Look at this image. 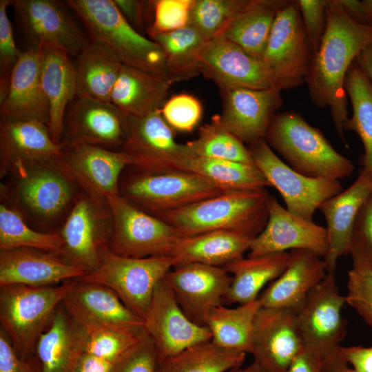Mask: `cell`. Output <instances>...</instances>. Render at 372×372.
Masks as SVG:
<instances>
[{"label":"cell","mask_w":372,"mask_h":372,"mask_svg":"<svg viewBox=\"0 0 372 372\" xmlns=\"http://www.w3.org/2000/svg\"><path fill=\"white\" fill-rule=\"evenodd\" d=\"M372 43V25L352 19L336 0H328L326 27L313 54L305 83L312 102L328 107L340 137L346 145L344 126L349 118L344 83L359 53Z\"/></svg>","instance_id":"cell-1"},{"label":"cell","mask_w":372,"mask_h":372,"mask_svg":"<svg viewBox=\"0 0 372 372\" xmlns=\"http://www.w3.org/2000/svg\"><path fill=\"white\" fill-rule=\"evenodd\" d=\"M269 194L264 189L227 191L157 217L182 237L232 231L256 237L268 220Z\"/></svg>","instance_id":"cell-2"},{"label":"cell","mask_w":372,"mask_h":372,"mask_svg":"<svg viewBox=\"0 0 372 372\" xmlns=\"http://www.w3.org/2000/svg\"><path fill=\"white\" fill-rule=\"evenodd\" d=\"M265 140L289 167L307 176L339 180L354 170L352 162L296 112L278 113Z\"/></svg>","instance_id":"cell-3"},{"label":"cell","mask_w":372,"mask_h":372,"mask_svg":"<svg viewBox=\"0 0 372 372\" xmlns=\"http://www.w3.org/2000/svg\"><path fill=\"white\" fill-rule=\"evenodd\" d=\"M90 39L110 47L123 64L169 81L161 46L142 35L122 15L113 0H68Z\"/></svg>","instance_id":"cell-4"},{"label":"cell","mask_w":372,"mask_h":372,"mask_svg":"<svg viewBox=\"0 0 372 372\" xmlns=\"http://www.w3.org/2000/svg\"><path fill=\"white\" fill-rule=\"evenodd\" d=\"M77 279L43 287L0 286L1 329L22 359L36 358L37 346Z\"/></svg>","instance_id":"cell-5"},{"label":"cell","mask_w":372,"mask_h":372,"mask_svg":"<svg viewBox=\"0 0 372 372\" xmlns=\"http://www.w3.org/2000/svg\"><path fill=\"white\" fill-rule=\"evenodd\" d=\"M95 269L79 280L104 285L116 293L144 321L154 289L175 263L169 256L129 258L114 253L107 245L99 249Z\"/></svg>","instance_id":"cell-6"},{"label":"cell","mask_w":372,"mask_h":372,"mask_svg":"<svg viewBox=\"0 0 372 372\" xmlns=\"http://www.w3.org/2000/svg\"><path fill=\"white\" fill-rule=\"evenodd\" d=\"M227 191L186 172H136L120 180L119 194L141 210L158 217Z\"/></svg>","instance_id":"cell-7"},{"label":"cell","mask_w":372,"mask_h":372,"mask_svg":"<svg viewBox=\"0 0 372 372\" xmlns=\"http://www.w3.org/2000/svg\"><path fill=\"white\" fill-rule=\"evenodd\" d=\"M313 56L297 1H289L277 14L261 58L274 88L281 92L304 83Z\"/></svg>","instance_id":"cell-8"},{"label":"cell","mask_w":372,"mask_h":372,"mask_svg":"<svg viewBox=\"0 0 372 372\" xmlns=\"http://www.w3.org/2000/svg\"><path fill=\"white\" fill-rule=\"evenodd\" d=\"M124 129L122 151L136 169L150 173L184 172L194 157L187 144L176 141L174 130L161 110L142 117L124 115Z\"/></svg>","instance_id":"cell-9"},{"label":"cell","mask_w":372,"mask_h":372,"mask_svg":"<svg viewBox=\"0 0 372 372\" xmlns=\"http://www.w3.org/2000/svg\"><path fill=\"white\" fill-rule=\"evenodd\" d=\"M113 218L107 199L81 191L58 232L63 240L59 256L86 273L96 267L99 247L109 244Z\"/></svg>","instance_id":"cell-10"},{"label":"cell","mask_w":372,"mask_h":372,"mask_svg":"<svg viewBox=\"0 0 372 372\" xmlns=\"http://www.w3.org/2000/svg\"><path fill=\"white\" fill-rule=\"evenodd\" d=\"M254 164L269 186L282 197L286 209L302 218L313 220L320 206L343 190L339 180L303 175L283 162L265 139L248 145Z\"/></svg>","instance_id":"cell-11"},{"label":"cell","mask_w":372,"mask_h":372,"mask_svg":"<svg viewBox=\"0 0 372 372\" xmlns=\"http://www.w3.org/2000/svg\"><path fill=\"white\" fill-rule=\"evenodd\" d=\"M113 218L108 247L129 258L168 256L182 237L165 221L136 207L119 194L107 198Z\"/></svg>","instance_id":"cell-12"},{"label":"cell","mask_w":372,"mask_h":372,"mask_svg":"<svg viewBox=\"0 0 372 372\" xmlns=\"http://www.w3.org/2000/svg\"><path fill=\"white\" fill-rule=\"evenodd\" d=\"M344 304L345 297L340 293L335 273L327 272L296 311L304 349L322 361L339 349L346 335Z\"/></svg>","instance_id":"cell-13"},{"label":"cell","mask_w":372,"mask_h":372,"mask_svg":"<svg viewBox=\"0 0 372 372\" xmlns=\"http://www.w3.org/2000/svg\"><path fill=\"white\" fill-rule=\"evenodd\" d=\"M53 163L81 191L105 199L119 194L121 174L130 166L123 151L85 143H63Z\"/></svg>","instance_id":"cell-14"},{"label":"cell","mask_w":372,"mask_h":372,"mask_svg":"<svg viewBox=\"0 0 372 372\" xmlns=\"http://www.w3.org/2000/svg\"><path fill=\"white\" fill-rule=\"evenodd\" d=\"M63 305L87 333L103 330L142 333L145 330L143 320L127 307L115 292L102 285L77 279Z\"/></svg>","instance_id":"cell-15"},{"label":"cell","mask_w":372,"mask_h":372,"mask_svg":"<svg viewBox=\"0 0 372 372\" xmlns=\"http://www.w3.org/2000/svg\"><path fill=\"white\" fill-rule=\"evenodd\" d=\"M144 323L159 360L211 340L209 328L194 322L185 315L163 280L154 289Z\"/></svg>","instance_id":"cell-16"},{"label":"cell","mask_w":372,"mask_h":372,"mask_svg":"<svg viewBox=\"0 0 372 372\" xmlns=\"http://www.w3.org/2000/svg\"><path fill=\"white\" fill-rule=\"evenodd\" d=\"M11 6L28 49L49 43L76 57L90 41L59 1L12 0Z\"/></svg>","instance_id":"cell-17"},{"label":"cell","mask_w":372,"mask_h":372,"mask_svg":"<svg viewBox=\"0 0 372 372\" xmlns=\"http://www.w3.org/2000/svg\"><path fill=\"white\" fill-rule=\"evenodd\" d=\"M163 280L185 315L206 326L210 312L225 300L232 277L223 267L187 263L174 267Z\"/></svg>","instance_id":"cell-18"},{"label":"cell","mask_w":372,"mask_h":372,"mask_svg":"<svg viewBox=\"0 0 372 372\" xmlns=\"http://www.w3.org/2000/svg\"><path fill=\"white\" fill-rule=\"evenodd\" d=\"M14 195L19 205L44 222L58 218L74 201L78 188L53 161L25 167L12 174Z\"/></svg>","instance_id":"cell-19"},{"label":"cell","mask_w":372,"mask_h":372,"mask_svg":"<svg viewBox=\"0 0 372 372\" xmlns=\"http://www.w3.org/2000/svg\"><path fill=\"white\" fill-rule=\"evenodd\" d=\"M304 349L295 310L260 308L250 352L255 362L269 372H287Z\"/></svg>","instance_id":"cell-20"},{"label":"cell","mask_w":372,"mask_h":372,"mask_svg":"<svg viewBox=\"0 0 372 372\" xmlns=\"http://www.w3.org/2000/svg\"><path fill=\"white\" fill-rule=\"evenodd\" d=\"M268 220L250 245L247 256L305 249L324 258L327 249L326 228L284 208L273 196L267 201Z\"/></svg>","instance_id":"cell-21"},{"label":"cell","mask_w":372,"mask_h":372,"mask_svg":"<svg viewBox=\"0 0 372 372\" xmlns=\"http://www.w3.org/2000/svg\"><path fill=\"white\" fill-rule=\"evenodd\" d=\"M224 126L244 144L265 139L269 126L283 104L280 91L275 88L220 89Z\"/></svg>","instance_id":"cell-22"},{"label":"cell","mask_w":372,"mask_h":372,"mask_svg":"<svg viewBox=\"0 0 372 372\" xmlns=\"http://www.w3.org/2000/svg\"><path fill=\"white\" fill-rule=\"evenodd\" d=\"M200 74L219 87L274 88L261 59L223 37L206 42L200 56Z\"/></svg>","instance_id":"cell-23"},{"label":"cell","mask_w":372,"mask_h":372,"mask_svg":"<svg viewBox=\"0 0 372 372\" xmlns=\"http://www.w3.org/2000/svg\"><path fill=\"white\" fill-rule=\"evenodd\" d=\"M124 115L110 102L76 96L65 113L61 143L108 149L123 146Z\"/></svg>","instance_id":"cell-24"},{"label":"cell","mask_w":372,"mask_h":372,"mask_svg":"<svg viewBox=\"0 0 372 372\" xmlns=\"http://www.w3.org/2000/svg\"><path fill=\"white\" fill-rule=\"evenodd\" d=\"M63 147L55 143L48 126L34 120L1 118L0 176L34 164L54 161Z\"/></svg>","instance_id":"cell-25"},{"label":"cell","mask_w":372,"mask_h":372,"mask_svg":"<svg viewBox=\"0 0 372 372\" xmlns=\"http://www.w3.org/2000/svg\"><path fill=\"white\" fill-rule=\"evenodd\" d=\"M371 194L372 175L362 168L350 187L320 206L327 222V249L323 259L327 272L335 273L340 258L349 254L356 218Z\"/></svg>","instance_id":"cell-26"},{"label":"cell","mask_w":372,"mask_h":372,"mask_svg":"<svg viewBox=\"0 0 372 372\" xmlns=\"http://www.w3.org/2000/svg\"><path fill=\"white\" fill-rule=\"evenodd\" d=\"M86 273L54 253L26 247L0 250V286L55 285Z\"/></svg>","instance_id":"cell-27"},{"label":"cell","mask_w":372,"mask_h":372,"mask_svg":"<svg viewBox=\"0 0 372 372\" xmlns=\"http://www.w3.org/2000/svg\"><path fill=\"white\" fill-rule=\"evenodd\" d=\"M0 114L1 118L34 120L48 126L49 104L41 86L38 50L23 52L14 65L6 94L0 101Z\"/></svg>","instance_id":"cell-28"},{"label":"cell","mask_w":372,"mask_h":372,"mask_svg":"<svg viewBox=\"0 0 372 372\" xmlns=\"http://www.w3.org/2000/svg\"><path fill=\"white\" fill-rule=\"evenodd\" d=\"M289 251L290 258L285 271L258 298L262 307L297 311L327 275L323 258L305 249Z\"/></svg>","instance_id":"cell-29"},{"label":"cell","mask_w":372,"mask_h":372,"mask_svg":"<svg viewBox=\"0 0 372 372\" xmlns=\"http://www.w3.org/2000/svg\"><path fill=\"white\" fill-rule=\"evenodd\" d=\"M37 50L41 86L49 104L48 129L53 141L59 144L66 111L76 96L73 61L65 50L52 44L43 43Z\"/></svg>","instance_id":"cell-30"},{"label":"cell","mask_w":372,"mask_h":372,"mask_svg":"<svg viewBox=\"0 0 372 372\" xmlns=\"http://www.w3.org/2000/svg\"><path fill=\"white\" fill-rule=\"evenodd\" d=\"M86 338L87 333L70 317L62 302L37 346L41 372H73L84 352Z\"/></svg>","instance_id":"cell-31"},{"label":"cell","mask_w":372,"mask_h":372,"mask_svg":"<svg viewBox=\"0 0 372 372\" xmlns=\"http://www.w3.org/2000/svg\"><path fill=\"white\" fill-rule=\"evenodd\" d=\"M253 239L248 235L232 231H215L181 237L168 256L174 260L175 266L200 263L225 267L244 257Z\"/></svg>","instance_id":"cell-32"},{"label":"cell","mask_w":372,"mask_h":372,"mask_svg":"<svg viewBox=\"0 0 372 372\" xmlns=\"http://www.w3.org/2000/svg\"><path fill=\"white\" fill-rule=\"evenodd\" d=\"M172 83L123 64L112 91V103L123 115L142 117L161 110Z\"/></svg>","instance_id":"cell-33"},{"label":"cell","mask_w":372,"mask_h":372,"mask_svg":"<svg viewBox=\"0 0 372 372\" xmlns=\"http://www.w3.org/2000/svg\"><path fill=\"white\" fill-rule=\"evenodd\" d=\"M122 65L110 47L90 39L73 61L76 96L110 102Z\"/></svg>","instance_id":"cell-34"},{"label":"cell","mask_w":372,"mask_h":372,"mask_svg":"<svg viewBox=\"0 0 372 372\" xmlns=\"http://www.w3.org/2000/svg\"><path fill=\"white\" fill-rule=\"evenodd\" d=\"M290 251L242 257L225 267L232 281L225 300L243 304L258 300L260 291L286 269Z\"/></svg>","instance_id":"cell-35"},{"label":"cell","mask_w":372,"mask_h":372,"mask_svg":"<svg viewBox=\"0 0 372 372\" xmlns=\"http://www.w3.org/2000/svg\"><path fill=\"white\" fill-rule=\"evenodd\" d=\"M289 1L250 0L221 37L261 59L278 11Z\"/></svg>","instance_id":"cell-36"},{"label":"cell","mask_w":372,"mask_h":372,"mask_svg":"<svg viewBox=\"0 0 372 372\" xmlns=\"http://www.w3.org/2000/svg\"><path fill=\"white\" fill-rule=\"evenodd\" d=\"M261 307L258 300L229 308L214 309L206 321L211 342L223 349L250 353L254 322Z\"/></svg>","instance_id":"cell-37"},{"label":"cell","mask_w":372,"mask_h":372,"mask_svg":"<svg viewBox=\"0 0 372 372\" xmlns=\"http://www.w3.org/2000/svg\"><path fill=\"white\" fill-rule=\"evenodd\" d=\"M163 50L169 81L189 80L200 74V56L206 43L200 34L187 25L150 38Z\"/></svg>","instance_id":"cell-38"},{"label":"cell","mask_w":372,"mask_h":372,"mask_svg":"<svg viewBox=\"0 0 372 372\" xmlns=\"http://www.w3.org/2000/svg\"><path fill=\"white\" fill-rule=\"evenodd\" d=\"M344 87L353 112L344 130L359 136L364 147L363 169L372 175V85L355 60L347 74Z\"/></svg>","instance_id":"cell-39"},{"label":"cell","mask_w":372,"mask_h":372,"mask_svg":"<svg viewBox=\"0 0 372 372\" xmlns=\"http://www.w3.org/2000/svg\"><path fill=\"white\" fill-rule=\"evenodd\" d=\"M246 354L206 341L159 360L157 372H228L241 366Z\"/></svg>","instance_id":"cell-40"},{"label":"cell","mask_w":372,"mask_h":372,"mask_svg":"<svg viewBox=\"0 0 372 372\" xmlns=\"http://www.w3.org/2000/svg\"><path fill=\"white\" fill-rule=\"evenodd\" d=\"M184 172L195 174L224 191L258 189L269 186L255 164L194 157Z\"/></svg>","instance_id":"cell-41"},{"label":"cell","mask_w":372,"mask_h":372,"mask_svg":"<svg viewBox=\"0 0 372 372\" xmlns=\"http://www.w3.org/2000/svg\"><path fill=\"white\" fill-rule=\"evenodd\" d=\"M194 157L254 164L247 147L215 115L199 128L198 137L186 143Z\"/></svg>","instance_id":"cell-42"},{"label":"cell","mask_w":372,"mask_h":372,"mask_svg":"<svg viewBox=\"0 0 372 372\" xmlns=\"http://www.w3.org/2000/svg\"><path fill=\"white\" fill-rule=\"evenodd\" d=\"M62 247L63 240L58 232H41L30 228L17 209L1 203L0 250L26 247L59 255Z\"/></svg>","instance_id":"cell-43"},{"label":"cell","mask_w":372,"mask_h":372,"mask_svg":"<svg viewBox=\"0 0 372 372\" xmlns=\"http://www.w3.org/2000/svg\"><path fill=\"white\" fill-rule=\"evenodd\" d=\"M250 0H195L189 26L207 42L220 37Z\"/></svg>","instance_id":"cell-44"},{"label":"cell","mask_w":372,"mask_h":372,"mask_svg":"<svg viewBox=\"0 0 372 372\" xmlns=\"http://www.w3.org/2000/svg\"><path fill=\"white\" fill-rule=\"evenodd\" d=\"M142 333L103 330L87 333L84 352L115 363L143 336Z\"/></svg>","instance_id":"cell-45"},{"label":"cell","mask_w":372,"mask_h":372,"mask_svg":"<svg viewBox=\"0 0 372 372\" xmlns=\"http://www.w3.org/2000/svg\"><path fill=\"white\" fill-rule=\"evenodd\" d=\"M194 1L195 0L152 1V20L147 30L149 37L187 26Z\"/></svg>","instance_id":"cell-46"},{"label":"cell","mask_w":372,"mask_h":372,"mask_svg":"<svg viewBox=\"0 0 372 372\" xmlns=\"http://www.w3.org/2000/svg\"><path fill=\"white\" fill-rule=\"evenodd\" d=\"M346 304L372 328V267L353 265L348 272Z\"/></svg>","instance_id":"cell-47"},{"label":"cell","mask_w":372,"mask_h":372,"mask_svg":"<svg viewBox=\"0 0 372 372\" xmlns=\"http://www.w3.org/2000/svg\"><path fill=\"white\" fill-rule=\"evenodd\" d=\"M161 112L174 130L189 132L200 122L203 107L196 96L185 93L178 94L166 101Z\"/></svg>","instance_id":"cell-48"},{"label":"cell","mask_w":372,"mask_h":372,"mask_svg":"<svg viewBox=\"0 0 372 372\" xmlns=\"http://www.w3.org/2000/svg\"><path fill=\"white\" fill-rule=\"evenodd\" d=\"M12 0H0V101L7 92L12 71L23 52L17 46L7 8Z\"/></svg>","instance_id":"cell-49"},{"label":"cell","mask_w":372,"mask_h":372,"mask_svg":"<svg viewBox=\"0 0 372 372\" xmlns=\"http://www.w3.org/2000/svg\"><path fill=\"white\" fill-rule=\"evenodd\" d=\"M349 255L353 265L372 267V194L356 218Z\"/></svg>","instance_id":"cell-50"},{"label":"cell","mask_w":372,"mask_h":372,"mask_svg":"<svg viewBox=\"0 0 372 372\" xmlns=\"http://www.w3.org/2000/svg\"><path fill=\"white\" fill-rule=\"evenodd\" d=\"M158 356L146 331L142 338L112 366L110 372H157Z\"/></svg>","instance_id":"cell-51"},{"label":"cell","mask_w":372,"mask_h":372,"mask_svg":"<svg viewBox=\"0 0 372 372\" xmlns=\"http://www.w3.org/2000/svg\"><path fill=\"white\" fill-rule=\"evenodd\" d=\"M304 31L314 54L320 44L325 27L328 0H296Z\"/></svg>","instance_id":"cell-52"},{"label":"cell","mask_w":372,"mask_h":372,"mask_svg":"<svg viewBox=\"0 0 372 372\" xmlns=\"http://www.w3.org/2000/svg\"><path fill=\"white\" fill-rule=\"evenodd\" d=\"M0 372H41L38 358H19L13 349L8 335L1 328Z\"/></svg>","instance_id":"cell-53"},{"label":"cell","mask_w":372,"mask_h":372,"mask_svg":"<svg viewBox=\"0 0 372 372\" xmlns=\"http://www.w3.org/2000/svg\"><path fill=\"white\" fill-rule=\"evenodd\" d=\"M113 1L132 27L136 30L145 28L147 31L152 23L150 19H152V1L113 0Z\"/></svg>","instance_id":"cell-54"},{"label":"cell","mask_w":372,"mask_h":372,"mask_svg":"<svg viewBox=\"0 0 372 372\" xmlns=\"http://www.w3.org/2000/svg\"><path fill=\"white\" fill-rule=\"evenodd\" d=\"M339 351L352 372H372V346H341Z\"/></svg>","instance_id":"cell-55"},{"label":"cell","mask_w":372,"mask_h":372,"mask_svg":"<svg viewBox=\"0 0 372 372\" xmlns=\"http://www.w3.org/2000/svg\"><path fill=\"white\" fill-rule=\"evenodd\" d=\"M287 372H322V360L304 349L291 362Z\"/></svg>","instance_id":"cell-56"},{"label":"cell","mask_w":372,"mask_h":372,"mask_svg":"<svg viewBox=\"0 0 372 372\" xmlns=\"http://www.w3.org/2000/svg\"><path fill=\"white\" fill-rule=\"evenodd\" d=\"M114 363L83 352L73 372H110Z\"/></svg>","instance_id":"cell-57"},{"label":"cell","mask_w":372,"mask_h":372,"mask_svg":"<svg viewBox=\"0 0 372 372\" xmlns=\"http://www.w3.org/2000/svg\"><path fill=\"white\" fill-rule=\"evenodd\" d=\"M340 349V348H339ZM322 372H352L339 349L322 361Z\"/></svg>","instance_id":"cell-58"},{"label":"cell","mask_w":372,"mask_h":372,"mask_svg":"<svg viewBox=\"0 0 372 372\" xmlns=\"http://www.w3.org/2000/svg\"><path fill=\"white\" fill-rule=\"evenodd\" d=\"M355 61L372 85V43L359 53Z\"/></svg>","instance_id":"cell-59"},{"label":"cell","mask_w":372,"mask_h":372,"mask_svg":"<svg viewBox=\"0 0 372 372\" xmlns=\"http://www.w3.org/2000/svg\"><path fill=\"white\" fill-rule=\"evenodd\" d=\"M228 372H269L258 364L253 361L252 363L245 367L239 366Z\"/></svg>","instance_id":"cell-60"}]
</instances>
